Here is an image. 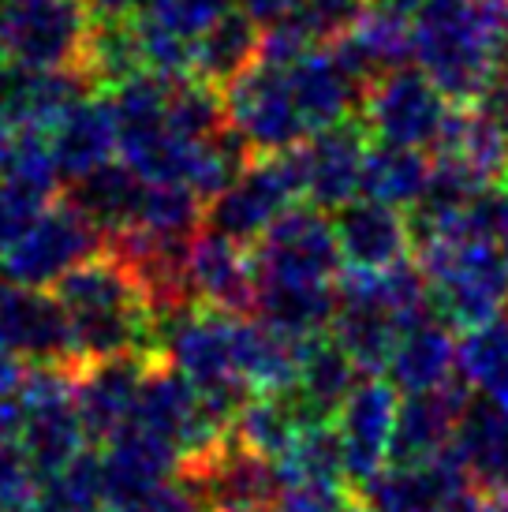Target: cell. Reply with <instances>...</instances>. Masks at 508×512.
<instances>
[{"mask_svg": "<svg viewBox=\"0 0 508 512\" xmlns=\"http://www.w3.org/2000/svg\"><path fill=\"white\" fill-rule=\"evenodd\" d=\"M415 64L452 105H479L508 64V27L482 0H426L411 19Z\"/></svg>", "mask_w": 508, "mask_h": 512, "instance_id": "obj_1", "label": "cell"}, {"mask_svg": "<svg viewBox=\"0 0 508 512\" xmlns=\"http://www.w3.org/2000/svg\"><path fill=\"white\" fill-rule=\"evenodd\" d=\"M430 277L434 311L445 326L471 333L508 307V266L494 240L441 236L415 247Z\"/></svg>", "mask_w": 508, "mask_h": 512, "instance_id": "obj_2", "label": "cell"}, {"mask_svg": "<svg viewBox=\"0 0 508 512\" xmlns=\"http://www.w3.org/2000/svg\"><path fill=\"white\" fill-rule=\"evenodd\" d=\"M94 15L86 0H0V53L45 72H83Z\"/></svg>", "mask_w": 508, "mask_h": 512, "instance_id": "obj_3", "label": "cell"}, {"mask_svg": "<svg viewBox=\"0 0 508 512\" xmlns=\"http://www.w3.org/2000/svg\"><path fill=\"white\" fill-rule=\"evenodd\" d=\"M452 105L441 86L415 64L385 72L363 94V124L374 143L411 146V150H438L441 135L452 120Z\"/></svg>", "mask_w": 508, "mask_h": 512, "instance_id": "obj_4", "label": "cell"}, {"mask_svg": "<svg viewBox=\"0 0 508 512\" xmlns=\"http://www.w3.org/2000/svg\"><path fill=\"white\" fill-rule=\"evenodd\" d=\"M299 199H303L299 146L284 154H254L251 165L236 176V184L210 202L206 225L254 247Z\"/></svg>", "mask_w": 508, "mask_h": 512, "instance_id": "obj_5", "label": "cell"}, {"mask_svg": "<svg viewBox=\"0 0 508 512\" xmlns=\"http://www.w3.org/2000/svg\"><path fill=\"white\" fill-rule=\"evenodd\" d=\"M176 479L195 494L202 512H273L284 490L277 464L247 449L236 434L210 453L180 460Z\"/></svg>", "mask_w": 508, "mask_h": 512, "instance_id": "obj_6", "label": "cell"}, {"mask_svg": "<svg viewBox=\"0 0 508 512\" xmlns=\"http://www.w3.org/2000/svg\"><path fill=\"white\" fill-rule=\"evenodd\" d=\"M236 318L240 314H225L217 307L198 303V299L161 314L157 318L161 359H169L176 370H184L198 389H247L236 374V356H232Z\"/></svg>", "mask_w": 508, "mask_h": 512, "instance_id": "obj_7", "label": "cell"}, {"mask_svg": "<svg viewBox=\"0 0 508 512\" xmlns=\"http://www.w3.org/2000/svg\"><path fill=\"white\" fill-rule=\"evenodd\" d=\"M258 285L273 281H337L344 270L337 225L318 206H292L251 247Z\"/></svg>", "mask_w": 508, "mask_h": 512, "instance_id": "obj_8", "label": "cell"}, {"mask_svg": "<svg viewBox=\"0 0 508 512\" xmlns=\"http://www.w3.org/2000/svg\"><path fill=\"white\" fill-rule=\"evenodd\" d=\"M225 105L228 120L240 128L254 154H284L311 139V128L299 116L284 68L258 60L236 83L225 86Z\"/></svg>", "mask_w": 508, "mask_h": 512, "instance_id": "obj_9", "label": "cell"}, {"mask_svg": "<svg viewBox=\"0 0 508 512\" xmlns=\"http://www.w3.org/2000/svg\"><path fill=\"white\" fill-rule=\"evenodd\" d=\"M396 412H400V389L385 374H367L333 419L344 449V479L355 494L389 464Z\"/></svg>", "mask_w": 508, "mask_h": 512, "instance_id": "obj_10", "label": "cell"}, {"mask_svg": "<svg viewBox=\"0 0 508 512\" xmlns=\"http://www.w3.org/2000/svg\"><path fill=\"white\" fill-rule=\"evenodd\" d=\"M370 131L363 116L340 120L333 128L314 131L307 143L299 146V165H303V195L311 206L337 214L363 195V169L370 154Z\"/></svg>", "mask_w": 508, "mask_h": 512, "instance_id": "obj_11", "label": "cell"}, {"mask_svg": "<svg viewBox=\"0 0 508 512\" xmlns=\"http://www.w3.org/2000/svg\"><path fill=\"white\" fill-rule=\"evenodd\" d=\"M105 251V236L94 228L71 202H60L53 210H45L23 240L12 247L8 266L19 281L27 285H49L64 281L75 266L90 262Z\"/></svg>", "mask_w": 508, "mask_h": 512, "instance_id": "obj_12", "label": "cell"}, {"mask_svg": "<svg viewBox=\"0 0 508 512\" xmlns=\"http://www.w3.org/2000/svg\"><path fill=\"white\" fill-rule=\"evenodd\" d=\"M187 281L198 303L217 307L225 314H254L258 303V270L251 247L232 240L217 228H202L187 255Z\"/></svg>", "mask_w": 508, "mask_h": 512, "instance_id": "obj_13", "label": "cell"}, {"mask_svg": "<svg viewBox=\"0 0 508 512\" xmlns=\"http://www.w3.org/2000/svg\"><path fill=\"white\" fill-rule=\"evenodd\" d=\"M180 471V453L176 445L157 438L154 430L127 419L124 427L109 438V449L101 456V486L105 501L120 512H131L150 490L169 483Z\"/></svg>", "mask_w": 508, "mask_h": 512, "instance_id": "obj_14", "label": "cell"}, {"mask_svg": "<svg viewBox=\"0 0 508 512\" xmlns=\"http://www.w3.org/2000/svg\"><path fill=\"white\" fill-rule=\"evenodd\" d=\"M337 243L344 270H389L396 262L411 258L415 240H411L408 210H396L374 199H355L340 206L337 217Z\"/></svg>", "mask_w": 508, "mask_h": 512, "instance_id": "obj_15", "label": "cell"}, {"mask_svg": "<svg viewBox=\"0 0 508 512\" xmlns=\"http://www.w3.org/2000/svg\"><path fill=\"white\" fill-rule=\"evenodd\" d=\"M86 94H98L83 72H45L27 64H0V116L8 128L19 131H49L57 116Z\"/></svg>", "mask_w": 508, "mask_h": 512, "instance_id": "obj_16", "label": "cell"}, {"mask_svg": "<svg viewBox=\"0 0 508 512\" xmlns=\"http://www.w3.org/2000/svg\"><path fill=\"white\" fill-rule=\"evenodd\" d=\"M471 486L464 460L456 449H445L423 464H385V468L359 490V501L374 505L378 512H434L441 501Z\"/></svg>", "mask_w": 508, "mask_h": 512, "instance_id": "obj_17", "label": "cell"}, {"mask_svg": "<svg viewBox=\"0 0 508 512\" xmlns=\"http://www.w3.org/2000/svg\"><path fill=\"white\" fill-rule=\"evenodd\" d=\"M53 161L64 180H79L86 172L109 165L113 154H120V139H116L113 105L105 94H86L75 105H68L57 116V124L45 131Z\"/></svg>", "mask_w": 508, "mask_h": 512, "instance_id": "obj_18", "label": "cell"}, {"mask_svg": "<svg viewBox=\"0 0 508 512\" xmlns=\"http://www.w3.org/2000/svg\"><path fill=\"white\" fill-rule=\"evenodd\" d=\"M288 72V86H292V98L299 105L303 124L314 131L333 128L340 120H352L363 109V86L355 79L333 49H314L303 60H296Z\"/></svg>", "mask_w": 508, "mask_h": 512, "instance_id": "obj_19", "label": "cell"}, {"mask_svg": "<svg viewBox=\"0 0 508 512\" xmlns=\"http://www.w3.org/2000/svg\"><path fill=\"white\" fill-rule=\"evenodd\" d=\"M154 359L157 356L94 359V367H90V374L83 378V389H79V419H83L86 434L113 438L116 430L135 415L146 370Z\"/></svg>", "mask_w": 508, "mask_h": 512, "instance_id": "obj_20", "label": "cell"}, {"mask_svg": "<svg viewBox=\"0 0 508 512\" xmlns=\"http://www.w3.org/2000/svg\"><path fill=\"white\" fill-rule=\"evenodd\" d=\"M303 344L273 329L262 318H236L232 333V356L236 374L251 393H292L299 382V363H303Z\"/></svg>", "mask_w": 508, "mask_h": 512, "instance_id": "obj_21", "label": "cell"}, {"mask_svg": "<svg viewBox=\"0 0 508 512\" xmlns=\"http://www.w3.org/2000/svg\"><path fill=\"white\" fill-rule=\"evenodd\" d=\"M452 449L464 460L471 486L482 494H508V404L479 397L460 415Z\"/></svg>", "mask_w": 508, "mask_h": 512, "instance_id": "obj_22", "label": "cell"}, {"mask_svg": "<svg viewBox=\"0 0 508 512\" xmlns=\"http://www.w3.org/2000/svg\"><path fill=\"white\" fill-rule=\"evenodd\" d=\"M367 374L359 370L352 352L333 337H311L303 344V363H299V382H296V400L314 423H333L344 408V400L352 397V389L363 382Z\"/></svg>", "mask_w": 508, "mask_h": 512, "instance_id": "obj_23", "label": "cell"}, {"mask_svg": "<svg viewBox=\"0 0 508 512\" xmlns=\"http://www.w3.org/2000/svg\"><path fill=\"white\" fill-rule=\"evenodd\" d=\"M142 199H146V180L124 161H109L79 180H68L64 191V202H71L90 225L101 228L105 240L139 225Z\"/></svg>", "mask_w": 508, "mask_h": 512, "instance_id": "obj_24", "label": "cell"}, {"mask_svg": "<svg viewBox=\"0 0 508 512\" xmlns=\"http://www.w3.org/2000/svg\"><path fill=\"white\" fill-rule=\"evenodd\" d=\"M456 359H460V344L452 341V326H445L434 314V318L415 322V326L400 333L385 378L404 397L408 393H430V389H441V385L460 374Z\"/></svg>", "mask_w": 508, "mask_h": 512, "instance_id": "obj_25", "label": "cell"}, {"mask_svg": "<svg viewBox=\"0 0 508 512\" xmlns=\"http://www.w3.org/2000/svg\"><path fill=\"white\" fill-rule=\"evenodd\" d=\"M340 311L337 281H273V285H258V303H254V318L269 322L296 341H311L333 329Z\"/></svg>", "mask_w": 508, "mask_h": 512, "instance_id": "obj_26", "label": "cell"}, {"mask_svg": "<svg viewBox=\"0 0 508 512\" xmlns=\"http://www.w3.org/2000/svg\"><path fill=\"white\" fill-rule=\"evenodd\" d=\"M262 34H266V27L258 19H251L243 8H236V12L228 8L213 27H206L195 38V75L202 83H213L225 90L247 68L258 64Z\"/></svg>", "mask_w": 508, "mask_h": 512, "instance_id": "obj_27", "label": "cell"}, {"mask_svg": "<svg viewBox=\"0 0 508 512\" xmlns=\"http://www.w3.org/2000/svg\"><path fill=\"white\" fill-rule=\"evenodd\" d=\"M430 176H434V157L426 150L370 143L367 169H363V199L385 202L396 210H411L426 195Z\"/></svg>", "mask_w": 508, "mask_h": 512, "instance_id": "obj_28", "label": "cell"}, {"mask_svg": "<svg viewBox=\"0 0 508 512\" xmlns=\"http://www.w3.org/2000/svg\"><path fill=\"white\" fill-rule=\"evenodd\" d=\"M307 423L314 419H307V412L299 408L296 393H251L232 423V434L258 456L277 460Z\"/></svg>", "mask_w": 508, "mask_h": 512, "instance_id": "obj_29", "label": "cell"}, {"mask_svg": "<svg viewBox=\"0 0 508 512\" xmlns=\"http://www.w3.org/2000/svg\"><path fill=\"white\" fill-rule=\"evenodd\" d=\"M142 72H146V57H142L139 23L135 19H94L83 60V75L94 83V90L105 94Z\"/></svg>", "mask_w": 508, "mask_h": 512, "instance_id": "obj_30", "label": "cell"}, {"mask_svg": "<svg viewBox=\"0 0 508 512\" xmlns=\"http://www.w3.org/2000/svg\"><path fill=\"white\" fill-rule=\"evenodd\" d=\"M329 333L352 352L363 374H385L404 329L393 314L374 307V303H340L337 322Z\"/></svg>", "mask_w": 508, "mask_h": 512, "instance_id": "obj_31", "label": "cell"}, {"mask_svg": "<svg viewBox=\"0 0 508 512\" xmlns=\"http://www.w3.org/2000/svg\"><path fill=\"white\" fill-rule=\"evenodd\" d=\"M273 464H277L281 486H299V483L348 486L337 423H307V427L296 434V441H292ZM348 490H352V486H348Z\"/></svg>", "mask_w": 508, "mask_h": 512, "instance_id": "obj_32", "label": "cell"}, {"mask_svg": "<svg viewBox=\"0 0 508 512\" xmlns=\"http://www.w3.org/2000/svg\"><path fill=\"white\" fill-rule=\"evenodd\" d=\"M210 202L187 184H146V199H142L139 228L150 236L176 247H191L195 236L206 228Z\"/></svg>", "mask_w": 508, "mask_h": 512, "instance_id": "obj_33", "label": "cell"}, {"mask_svg": "<svg viewBox=\"0 0 508 512\" xmlns=\"http://www.w3.org/2000/svg\"><path fill=\"white\" fill-rule=\"evenodd\" d=\"M460 374L479 397L508 404V307L460 341Z\"/></svg>", "mask_w": 508, "mask_h": 512, "instance_id": "obj_34", "label": "cell"}, {"mask_svg": "<svg viewBox=\"0 0 508 512\" xmlns=\"http://www.w3.org/2000/svg\"><path fill=\"white\" fill-rule=\"evenodd\" d=\"M367 15H370V0H296L281 19H288L311 49H333Z\"/></svg>", "mask_w": 508, "mask_h": 512, "instance_id": "obj_35", "label": "cell"}, {"mask_svg": "<svg viewBox=\"0 0 508 512\" xmlns=\"http://www.w3.org/2000/svg\"><path fill=\"white\" fill-rule=\"evenodd\" d=\"M228 4H232V0H157V8L146 15H154L157 23L169 27L172 34L195 42L202 30L213 27V23L228 12Z\"/></svg>", "mask_w": 508, "mask_h": 512, "instance_id": "obj_36", "label": "cell"}, {"mask_svg": "<svg viewBox=\"0 0 508 512\" xmlns=\"http://www.w3.org/2000/svg\"><path fill=\"white\" fill-rule=\"evenodd\" d=\"M344 505H348V486L299 483V486H284L273 512H340Z\"/></svg>", "mask_w": 508, "mask_h": 512, "instance_id": "obj_37", "label": "cell"}, {"mask_svg": "<svg viewBox=\"0 0 508 512\" xmlns=\"http://www.w3.org/2000/svg\"><path fill=\"white\" fill-rule=\"evenodd\" d=\"M131 512H202V505H198L195 494L180 479H169V483H161L157 490H150Z\"/></svg>", "mask_w": 508, "mask_h": 512, "instance_id": "obj_38", "label": "cell"}, {"mask_svg": "<svg viewBox=\"0 0 508 512\" xmlns=\"http://www.w3.org/2000/svg\"><path fill=\"white\" fill-rule=\"evenodd\" d=\"M157 0H86L94 19H135V15L154 12Z\"/></svg>", "mask_w": 508, "mask_h": 512, "instance_id": "obj_39", "label": "cell"}, {"mask_svg": "<svg viewBox=\"0 0 508 512\" xmlns=\"http://www.w3.org/2000/svg\"><path fill=\"white\" fill-rule=\"evenodd\" d=\"M479 505H482V490L467 486V490H460V494H452L449 501H441L434 512H479Z\"/></svg>", "mask_w": 508, "mask_h": 512, "instance_id": "obj_40", "label": "cell"}, {"mask_svg": "<svg viewBox=\"0 0 508 512\" xmlns=\"http://www.w3.org/2000/svg\"><path fill=\"white\" fill-rule=\"evenodd\" d=\"M423 4H426V0H370V8H374V12L400 15V19H415Z\"/></svg>", "mask_w": 508, "mask_h": 512, "instance_id": "obj_41", "label": "cell"}, {"mask_svg": "<svg viewBox=\"0 0 508 512\" xmlns=\"http://www.w3.org/2000/svg\"><path fill=\"white\" fill-rule=\"evenodd\" d=\"M479 512H508V494H482Z\"/></svg>", "mask_w": 508, "mask_h": 512, "instance_id": "obj_42", "label": "cell"}, {"mask_svg": "<svg viewBox=\"0 0 508 512\" xmlns=\"http://www.w3.org/2000/svg\"><path fill=\"white\" fill-rule=\"evenodd\" d=\"M340 512H378V509H374V505H367V501H355V505L348 501V505H344Z\"/></svg>", "mask_w": 508, "mask_h": 512, "instance_id": "obj_43", "label": "cell"}, {"mask_svg": "<svg viewBox=\"0 0 508 512\" xmlns=\"http://www.w3.org/2000/svg\"><path fill=\"white\" fill-rule=\"evenodd\" d=\"M497 247H501V258H505V266H508V225L501 228V236H497Z\"/></svg>", "mask_w": 508, "mask_h": 512, "instance_id": "obj_44", "label": "cell"}, {"mask_svg": "<svg viewBox=\"0 0 508 512\" xmlns=\"http://www.w3.org/2000/svg\"><path fill=\"white\" fill-rule=\"evenodd\" d=\"M83 512H120V509H113V505H109V509H83Z\"/></svg>", "mask_w": 508, "mask_h": 512, "instance_id": "obj_45", "label": "cell"}, {"mask_svg": "<svg viewBox=\"0 0 508 512\" xmlns=\"http://www.w3.org/2000/svg\"><path fill=\"white\" fill-rule=\"evenodd\" d=\"M0 64H4V53H0Z\"/></svg>", "mask_w": 508, "mask_h": 512, "instance_id": "obj_46", "label": "cell"}]
</instances>
